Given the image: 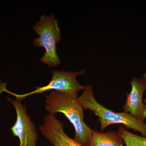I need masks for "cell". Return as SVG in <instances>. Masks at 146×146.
Instances as JSON below:
<instances>
[{
  "label": "cell",
  "mask_w": 146,
  "mask_h": 146,
  "mask_svg": "<svg viewBox=\"0 0 146 146\" xmlns=\"http://www.w3.org/2000/svg\"><path fill=\"white\" fill-rule=\"evenodd\" d=\"M46 98L45 108L50 114H64L74 128V139L83 146H89L93 130L84 120L83 107L77 95L53 91Z\"/></svg>",
  "instance_id": "obj_1"
},
{
  "label": "cell",
  "mask_w": 146,
  "mask_h": 146,
  "mask_svg": "<svg viewBox=\"0 0 146 146\" xmlns=\"http://www.w3.org/2000/svg\"><path fill=\"white\" fill-rule=\"evenodd\" d=\"M93 86H86V89L78 99L82 107L94 112L99 118L100 123L101 132L112 124H120L141 133L146 137V123L129 113L124 112H115L102 105L94 98Z\"/></svg>",
  "instance_id": "obj_2"
},
{
  "label": "cell",
  "mask_w": 146,
  "mask_h": 146,
  "mask_svg": "<svg viewBox=\"0 0 146 146\" xmlns=\"http://www.w3.org/2000/svg\"><path fill=\"white\" fill-rule=\"evenodd\" d=\"M33 30L39 35L34 40L35 46L43 47L45 52L39 58L50 68L60 65L61 60L56 53V44L61 39L60 29L54 14L44 15L35 25Z\"/></svg>",
  "instance_id": "obj_3"
},
{
  "label": "cell",
  "mask_w": 146,
  "mask_h": 146,
  "mask_svg": "<svg viewBox=\"0 0 146 146\" xmlns=\"http://www.w3.org/2000/svg\"><path fill=\"white\" fill-rule=\"evenodd\" d=\"M86 71L84 69L76 72H67L60 70V71H52V78L46 86L35 88V90L29 93L23 94H18L8 91L6 88V84L1 82L0 94L3 92H6L13 95L16 99L21 101L26 97L34 94H43L50 90L60 91L71 94L77 95L79 91H84L86 86H82L80 84L76 79V77L84 74Z\"/></svg>",
  "instance_id": "obj_4"
},
{
  "label": "cell",
  "mask_w": 146,
  "mask_h": 146,
  "mask_svg": "<svg viewBox=\"0 0 146 146\" xmlns=\"http://www.w3.org/2000/svg\"><path fill=\"white\" fill-rule=\"evenodd\" d=\"M7 99L11 102L16 110L17 119L10 130L14 136L19 138V146H36L38 134L35 125L27 113L25 106L16 99L12 100L7 98Z\"/></svg>",
  "instance_id": "obj_5"
},
{
  "label": "cell",
  "mask_w": 146,
  "mask_h": 146,
  "mask_svg": "<svg viewBox=\"0 0 146 146\" xmlns=\"http://www.w3.org/2000/svg\"><path fill=\"white\" fill-rule=\"evenodd\" d=\"M63 124L57 119L56 114L46 115L39 127L40 132L53 146H83L70 138L63 129Z\"/></svg>",
  "instance_id": "obj_6"
},
{
  "label": "cell",
  "mask_w": 146,
  "mask_h": 146,
  "mask_svg": "<svg viewBox=\"0 0 146 146\" xmlns=\"http://www.w3.org/2000/svg\"><path fill=\"white\" fill-rule=\"evenodd\" d=\"M130 84L131 91L126 94L127 100L123 106L124 112L138 120L145 122L146 119V107L143 102V96L146 91V82L142 78L133 77Z\"/></svg>",
  "instance_id": "obj_7"
},
{
  "label": "cell",
  "mask_w": 146,
  "mask_h": 146,
  "mask_svg": "<svg viewBox=\"0 0 146 146\" xmlns=\"http://www.w3.org/2000/svg\"><path fill=\"white\" fill-rule=\"evenodd\" d=\"M123 140L118 132H99L93 130L89 146H125Z\"/></svg>",
  "instance_id": "obj_8"
},
{
  "label": "cell",
  "mask_w": 146,
  "mask_h": 146,
  "mask_svg": "<svg viewBox=\"0 0 146 146\" xmlns=\"http://www.w3.org/2000/svg\"><path fill=\"white\" fill-rule=\"evenodd\" d=\"M117 132L122 138L125 146H146V137L131 133L122 125L119 127Z\"/></svg>",
  "instance_id": "obj_9"
},
{
  "label": "cell",
  "mask_w": 146,
  "mask_h": 146,
  "mask_svg": "<svg viewBox=\"0 0 146 146\" xmlns=\"http://www.w3.org/2000/svg\"><path fill=\"white\" fill-rule=\"evenodd\" d=\"M143 78L145 80V81L146 82V72L144 74L143 76ZM144 104H145L146 107V98H145V100H144Z\"/></svg>",
  "instance_id": "obj_10"
},
{
  "label": "cell",
  "mask_w": 146,
  "mask_h": 146,
  "mask_svg": "<svg viewBox=\"0 0 146 146\" xmlns=\"http://www.w3.org/2000/svg\"></svg>",
  "instance_id": "obj_11"
}]
</instances>
